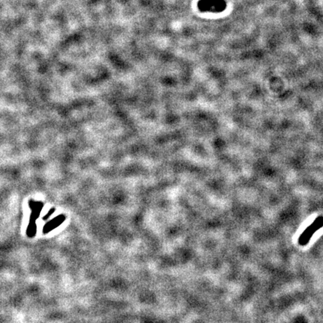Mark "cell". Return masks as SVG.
Listing matches in <instances>:
<instances>
[{"label": "cell", "instance_id": "7a4b0ae2", "mask_svg": "<svg viewBox=\"0 0 323 323\" xmlns=\"http://www.w3.org/2000/svg\"><path fill=\"white\" fill-rule=\"evenodd\" d=\"M323 227V216H319L314 221L310 226H309L306 230L302 234L300 238H298V242L300 246H307L310 242L312 236L314 234L315 232L319 230Z\"/></svg>", "mask_w": 323, "mask_h": 323}, {"label": "cell", "instance_id": "3957f363", "mask_svg": "<svg viewBox=\"0 0 323 323\" xmlns=\"http://www.w3.org/2000/svg\"><path fill=\"white\" fill-rule=\"evenodd\" d=\"M64 220H66V217L63 215H61L56 217V218H54V220H51V221L48 222L45 224L44 227V234H46L50 232L51 230L56 228L58 226L62 224Z\"/></svg>", "mask_w": 323, "mask_h": 323}, {"label": "cell", "instance_id": "6da1fadb", "mask_svg": "<svg viewBox=\"0 0 323 323\" xmlns=\"http://www.w3.org/2000/svg\"><path fill=\"white\" fill-rule=\"evenodd\" d=\"M30 208L32 209V212L30 215V222H28V227H27L26 235L28 238H33L36 236V233H37L36 220L39 218V216L42 212L43 203L31 200L30 202Z\"/></svg>", "mask_w": 323, "mask_h": 323}, {"label": "cell", "instance_id": "277c9868", "mask_svg": "<svg viewBox=\"0 0 323 323\" xmlns=\"http://www.w3.org/2000/svg\"><path fill=\"white\" fill-rule=\"evenodd\" d=\"M56 210L55 208L54 209H51V210L50 211L48 214H46V216H45L44 217L43 220H48V218H49V217L51 215H52V214H54V212H55Z\"/></svg>", "mask_w": 323, "mask_h": 323}]
</instances>
